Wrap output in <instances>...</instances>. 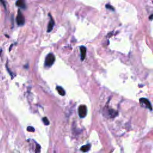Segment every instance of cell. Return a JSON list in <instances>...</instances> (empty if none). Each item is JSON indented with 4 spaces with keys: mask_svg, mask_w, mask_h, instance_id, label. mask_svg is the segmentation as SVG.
Returning <instances> with one entry per match:
<instances>
[{
    "mask_svg": "<svg viewBox=\"0 0 153 153\" xmlns=\"http://www.w3.org/2000/svg\"><path fill=\"white\" fill-rule=\"evenodd\" d=\"M27 130L28 131V132H34V131H35V129H34V127H32V126H28V127H27Z\"/></svg>",
    "mask_w": 153,
    "mask_h": 153,
    "instance_id": "4fadbf2b",
    "label": "cell"
},
{
    "mask_svg": "<svg viewBox=\"0 0 153 153\" xmlns=\"http://www.w3.org/2000/svg\"><path fill=\"white\" fill-rule=\"evenodd\" d=\"M105 7L107 8V9H109V10H112V11H114V8L112 6H111V5H110V4H106Z\"/></svg>",
    "mask_w": 153,
    "mask_h": 153,
    "instance_id": "8fae6325",
    "label": "cell"
},
{
    "mask_svg": "<svg viewBox=\"0 0 153 153\" xmlns=\"http://www.w3.org/2000/svg\"><path fill=\"white\" fill-rule=\"evenodd\" d=\"M149 19L151 20H153V14H152L149 17Z\"/></svg>",
    "mask_w": 153,
    "mask_h": 153,
    "instance_id": "9a60e30c",
    "label": "cell"
},
{
    "mask_svg": "<svg viewBox=\"0 0 153 153\" xmlns=\"http://www.w3.org/2000/svg\"><path fill=\"white\" fill-rule=\"evenodd\" d=\"M56 89H57V91L58 92L59 94L61 96H64L65 95V91L64 88H62L60 86H57L56 87Z\"/></svg>",
    "mask_w": 153,
    "mask_h": 153,
    "instance_id": "9c48e42d",
    "label": "cell"
},
{
    "mask_svg": "<svg viewBox=\"0 0 153 153\" xmlns=\"http://www.w3.org/2000/svg\"><path fill=\"white\" fill-rule=\"evenodd\" d=\"M55 61V56L53 53H49L46 57L45 60V66L50 67L54 64Z\"/></svg>",
    "mask_w": 153,
    "mask_h": 153,
    "instance_id": "6da1fadb",
    "label": "cell"
},
{
    "mask_svg": "<svg viewBox=\"0 0 153 153\" xmlns=\"http://www.w3.org/2000/svg\"><path fill=\"white\" fill-rule=\"evenodd\" d=\"M91 148V145L90 144H87L86 145L82 146L80 148V150L82 152H84V153H86V152L88 151Z\"/></svg>",
    "mask_w": 153,
    "mask_h": 153,
    "instance_id": "ba28073f",
    "label": "cell"
},
{
    "mask_svg": "<svg viewBox=\"0 0 153 153\" xmlns=\"http://www.w3.org/2000/svg\"><path fill=\"white\" fill-rule=\"evenodd\" d=\"M0 3H1V4L4 5V7L5 9H6V5H5V1H4V0H0Z\"/></svg>",
    "mask_w": 153,
    "mask_h": 153,
    "instance_id": "5bb4252c",
    "label": "cell"
},
{
    "mask_svg": "<svg viewBox=\"0 0 153 153\" xmlns=\"http://www.w3.org/2000/svg\"><path fill=\"white\" fill-rule=\"evenodd\" d=\"M81 51V60H84L86 55V48L84 46H81L80 48Z\"/></svg>",
    "mask_w": 153,
    "mask_h": 153,
    "instance_id": "8992f818",
    "label": "cell"
},
{
    "mask_svg": "<svg viewBox=\"0 0 153 153\" xmlns=\"http://www.w3.org/2000/svg\"><path fill=\"white\" fill-rule=\"evenodd\" d=\"M49 16L50 18V22L49 23V25H48L47 26V32H50L52 31L53 28L54 26H55V21H54L53 19L52 18V17L51 16V15H49Z\"/></svg>",
    "mask_w": 153,
    "mask_h": 153,
    "instance_id": "5b68a950",
    "label": "cell"
},
{
    "mask_svg": "<svg viewBox=\"0 0 153 153\" xmlns=\"http://www.w3.org/2000/svg\"><path fill=\"white\" fill-rule=\"evenodd\" d=\"M79 115L81 118H84L86 116L87 114V108L86 105H80L79 107Z\"/></svg>",
    "mask_w": 153,
    "mask_h": 153,
    "instance_id": "3957f363",
    "label": "cell"
},
{
    "mask_svg": "<svg viewBox=\"0 0 153 153\" xmlns=\"http://www.w3.org/2000/svg\"><path fill=\"white\" fill-rule=\"evenodd\" d=\"M139 102L141 104L144 105L147 108L149 109L150 110H152V105L151 104L150 102L146 98H141L139 99Z\"/></svg>",
    "mask_w": 153,
    "mask_h": 153,
    "instance_id": "277c9868",
    "label": "cell"
},
{
    "mask_svg": "<svg viewBox=\"0 0 153 153\" xmlns=\"http://www.w3.org/2000/svg\"><path fill=\"white\" fill-rule=\"evenodd\" d=\"M16 22L19 26H23L25 23V18H24L22 13L21 12L20 10H18V15H17L16 18Z\"/></svg>",
    "mask_w": 153,
    "mask_h": 153,
    "instance_id": "7a4b0ae2",
    "label": "cell"
},
{
    "mask_svg": "<svg viewBox=\"0 0 153 153\" xmlns=\"http://www.w3.org/2000/svg\"><path fill=\"white\" fill-rule=\"evenodd\" d=\"M16 4L17 6L20 8H22V9H25V7H26V5H25V3L24 0H18Z\"/></svg>",
    "mask_w": 153,
    "mask_h": 153,
    "instance_id": "52a82bcc",
    "label": "cell"
},
{
    "mask_svg": "<svg viewBox=\"0 0 153 153\" xmlns=\"http://www.w3.org/2000/svg\"><path fill=\"white\" fill-rule=\"evenodd\" d=\"M40 150H41V147H40V145L39 144H37L36 149H35V153H39L40 152Z\"/></svg>",
    "mask_w": 153,
    "mask_h": 153,
    "instance_id": "7c38bea8",
    "label": "cell"
},
{
    "mask_svg": "<svg viewBox=\"0 0 153 153\" xmlns=\"http://www.w3.org/2000/svg\"><path fill=\"white\" fill-rule=\"evenodd\" d=\"M42 121L44 122V124L45 125H46V126H47V125H49V124H50L49 120H48V118H47V117H44V118H42Z\"/></svg>",
    "mask_w": 153,
    "mask_h": 153,
    "instance_id": "30bf717a",
    "label": "cell"
}]
</instances>
